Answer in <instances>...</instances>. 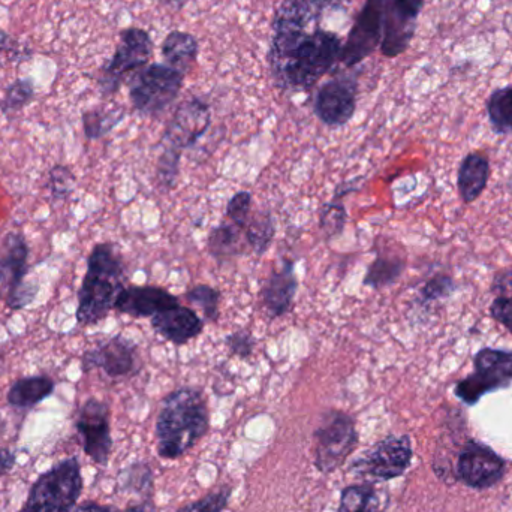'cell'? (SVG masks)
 I'll use <instances>...</instances> for the list:
<instances>
[{
	"instance_id": "obj_44",
	"label": "cell",
	"mask_w": 512,
	"mask_h": 512,
	"mask_svg": "<svg viewBox=\"0 0 512 512\" xmlns=\"http://www.w3.org/2000/svg\"><path fill=\"white\" fill-rule=\"evenodd\" d=\"M357 512H382V511H378V507H373V508H367V510L357 511Z\"/></svg>"
},
{
	"instance_id": "obj_37",
	"label": "cell",
	"mask_w": 512,
	"mask_h": 512,
	"mask_svg": "<svg viewBox=\"0 0 512 512\" xmlns=\"http://www.w3.org/2000/svg\"><path fill=\"white\" fill-rule=\"evenodd\" d=\"M225 345L236 357L248 358L254 354L255 339L248 331L237 330L225 337Z\"/></svg>"
},
{
	"instance_id": "obj_14",
	"label": "cell",
	"mask_w": 512,
	"mask_h": 512,
	"mask_svg": "<svg viewBox=\"0 0 512 512\" xmlns=\"http://www.w3.org/2000/svg\"><path fill=\"white\" fill-rule=\"evenodd\" d=\"M358 83L349 74L336 75L319 87L315 96V114L324 125L339 128L354 117L357 110Z\"/></svg>"
},
{
	"instance_id": "obj_15",
	"label": "cell",
	"mask_w": 512,
	"mask_h": 512,
	"mask_svg": "<svg viewBox=\"0 0 512 512\" xmlns=\"http://www.w3.org/2000/svg\"><path fill=\"white\" fill-rule=\"evenodd\" d=\"M138 346L122 334L96 343L81 357V370L90 373L102 370L108 378L120 379L137 372Z\"/></svg>"
},
{
	"instance_id": "obj_38",
	"label": "cell",
	"mask_w": 512,
	"mask_h": 512,
	"mask_svg": "<svg viewBox=\"0 0 512 512\" xmlns=\"http://www.w3.org/2000/svg\"><path fill=\"white\" fill-rule=\"evenodd\" d=\"M490 315L499 324L504 325L512 334V300L507 297H495L490 304Z\"/></svg>"
},
{
	"instance_id": "obj_2",
	"label": "cell",
	"mask_w": 512,
	"mask_h": 512,
	"mask_svg": "<svg viewBox=\"0 0 512 512\" xmlns=\"http://www.w3.org/2000/svg\"><path fill=\"white\" fill-rule=\"evenodd\" d=\"M209 408L197 388H179L161 403L156 421L158 454L164 459H179L209 432Z\"/></svg>"
},
{
	"instance_id": "obj_1",
	"label": "cell",
	"mask_w": 512,
	"mask_h": 512,
	"mask_svg": "<svg viewBox=\"0 0 512 512\" xmlns=\"http://www.w3.org/2000/svg\"><path fill=\"white\" fill-rule=\"evenodd\" d=\"M331 0H283L273 20L268 65L283 90H310L340 62L343 39L322 29Z\"/></svg>"
},
{
	"instance_id": "obj_23",
	"label": "cell",
	"mask_w": 512,
	"mask_h": 512,
	"mask_svg": "<svg viewBox=\"0 0 512 512\" xmlns=\"http://www.w3.org/2000/svg\"><path fill=\"white\" fill-rule=\"evenodd\" d=\"M161 53L168 66L186 74L197 60L200 45L191 33L174 30L162 42Z\"/></svg>"
},
{
	"instance_id": "obj_27",
	"label": "cell",
	"mask_w": 512,
	"mask_h": 512,
	"mask_svg": "<svg viewBox=\"0 0 512 512\" xmlns=\"http://www.w3.org/2000/svg\"><path fill=\"white\" fill-rule=\"evenodd\" d=\"M209 252L218 261H225L240 252V228L234 224H221L209 236Z\"/></svg>"
},
{
	"instance_id": "obj_20",
	"label": "cell",
	"mask_w": 512,
	"mask_h": 512,
	"mask_svg": "<svg viewBox=\"0 0 512 512\" xmlns=\"http://www.w3.org/2000/svg\"><path fill=\"white\" fill-rule=\"evenodd\" d=\"M152 327L159 336L174 345H185L204 330V321L191 307L177 306L156 313L152 318Z\"/></svg>"
},
{
	"instance_id": "obj_7",
	"label": "cell",
	"mask_w": 512,
	"mask_h": 512,
	"mask_svg": "<svg viewBox=\"0 0 512 512\" xmlns=\"http://www.w3.org/2000/svg\"><path fill=\"white\" fill-rule=\"evenodd\" d=\"M313 436L315 466L324 475L343 466L358 444L354 418L342 411L325 412Z\"/></svg>"
},
{
	"instance_id": "obj_11",
	"label": "cell",
	"mask_w": 512,
	"mask_h": 512,
	"mask_svg": "<svg viewBox=\"0 0 512 512\" xmlns=\"http://www.w3.org/2000/svg\"><path fill=\"white\" fill-rule=\"evenodd\" d=\"M381 3V51L385 57L393 59L411 45L424 0H381Z\"/></svg>"
},
{
	"instance_id": "obj_5",
	"label": "cell",
	"mask_w": 512,
	"mask_h": 512,
	"mask_svg": "<svg viewBox=\"0 0 512 512\" xmlns=\"http://www.w3.org/2000/svg\"><path fill=\"white\" fill-rule=\"evenodd\" d=\"M185 74L162 63L138 69L129 83V99L143 116L164 113L179 96Z\"/></svg>"
},
{
	"instance_id": "obj_39",
	"label": "cell",
	"mask_w": 512,
	"mask_h": 512,
	"mask_svg": "<svg viewBox=\"0 0 512 512\" xmlns=\"http://www.w3.org/2000/svg\"><path fill=\"white\" fill-rule=\"evenodd\" d=\"M492 292L496 297H507L512 300V267L499 271L493 279Z\"/></svg>"
},
{
	"instance_id": "obj_19",
	"label": "cell",
	"mask_w": 512,
	"mask_h": 512,
	"mask_svg": "<svg viewBox=\"0 0 512 512\" xmlns=\"http://www.w3.org/2000/svg\"><path fill=\"white\" fill-rule=\"evenodd\" d=\"M294 267V261L283 259L282 267L271 271L262 286V301L271 318H282L292 309L298 288Z\"/></svg>"
},
{
	"instance_id": "obj_43",
	"label": "cell",
	"mask_w": 512,
	"mask_h": 512,
	"mask_svg": "<svg viewBox=\"0 0 512 512\" xmlns=\"http://www.w3.org/2000/svg\"><path fill=\"white\" fill-rule=\"evenodd\" d=\"M507 189H508V192H510V195L512 197V174L510 176V179H508V182H507Z\"/></svg>"
},
{
	"instance_id": "obj_30",
	"label": "cell",
	"mask_w": 512,
	"mask_h": 512,
	"mask_svg": "<svg viewBox=\"0 0 512 512\" xmlns=\"http://www.w3.org/2000/svg\"><path fill=\"white\" fill-rule=\"evenodd\" d=\"M186 300L197 304L203 310L204 318L209 322H215L219 316V301L221 292L209 285H197L186 292Z\"/></svg>"
},
{
	"instance_id": "obj_13",
	"label": "cell",
	"mask_w": 512,
	"mask_h": 512,
	"mask_svg": "<svg viewBox=\"0 0 512 512\" xmlns=\"http://www.w3.org/2000/svg\"><path fill=\"white\" fill-rule=\"evenodd\" d=\"M382 41L381 0H366L352 24L348 38L343 42L340 62L345 68H355L370 56Z\"/></svg>"
},
{
	"instance_id": "obj_40",
	"label": "cell",
	"mask_w": 512,
	"mask_h": 512,
	"mask_svg": "<svg viewBox=\"0 0 512 512\" xmlns=\"http://www.w3.org/2000/svg\"><path fill=\"white\" fill-rule=\"evenodd\" d=\"M17 456L9 448H0V477H6L14 469Z\"/></svg>"
},
{
	"instance_id": "obj_3",
	"label": "cell",
	"mask_w": 512,
	"mask_h": 512,
	"mask_svg": "<svg viewBox=\"0 0 512 512\" xmlns=\"http://www.w3.org/2000/svg\"><path fill=\"white\" fill-rule=\"evenodd\" d=\"M125 288V262L114 243H98L87 256L75 318L83 327L104 321Z\"/></svg>"
},
{
	"instance_id": "obj_17",
	"label": "cell",
	"mask_w": 512,
	"mask_h": 512,
	"mask_svg": "<svg viewBox=\"0 0 512 512\" xmlns=\"http://www.w3.org/2000/svg\"><path fill=\"white\" fill-rule=\"evenodd\" d=\"M501 457L480 442H468L460 453L457 474L466 486L484 490L495 486L504 477Z\"/></svg>"
},
{
	"instance_id": "obj_36",
	"label": "cell",
	"mask_w": 512,
	"mask_h": 512,
	"mask_svg": "<svg viewBox=\"0 0 512 512\" xmlns=\"http://www.w3.org/2000/svg\"><path fill=\"white\" fill-rule=\"evenodd\" d=\"M180 153L165 150L159 159L158 176L162 185L173 188L179 176Z\"/></svg>"
},
{
	"instance_id": "obj_34",
	"label": "cell",
	"mask_w": 512,
	"mask_h": 512,
	"mask_svg": "<svg viewBox=\"0 0 512 512\" xmlns=\"http://www.w3.org/2000/svg\"><path fill=\"white\" fill-rule=\"evenodd\" d=\"M233 490L230 487L216 490L210 495L204 496L200 501L185 505L176 512H222L227 508Z\"/></svg>"
},
{
	"instance_id": "obj_45",
	"label": "cell",
	"mask_w": 512,
	"mask_h": 512,
	"mask_svg": "<svg viewBox=\"0 0 512 512\" xmlns=\"http://www.w3.org/2000/svg\"><path fill=\"white\" fill-rule=\"evenodd\" d=\"M2 417H0V429H2Z\"/></svg>"
},
{
	"instance_id": "obj_10",
	"label": "cell",
	"mask_w": 512,
	"mask_h": 512,
	"mask_svg": "<svg viewBox=\"0 0 512 512\" xmlns=\"http://www.w3.org/2000/svg\"><path fill=\"white\" fill-rule=\"evenodd\" d=\"M412 444L409 436H388L373 445L352 465V474L366 481H388L405 474L411 465Z\"/></svg>"
},
{
	"instance_id": "obj_31",
	"label": "cell",
	"mask_w": 512,
	"mask_h": 512,
	"mask_svg": "<svg viewBox=\"0 0 512 512\" xmlns=\"http://www.w3.org/2000/svg\"><path fill=\"white\" fill-rule=\"evenodd\" d=\"M75 188V176L66 165H54L48 171L47 189L54 201H63L71 197Z\"/></svg>"
},
{
	"instance_id": "obj_33",
	"label": "cell",
	"mask_w": 512,
	"mask_h": 512,
	"mask_svg": "<svg viewBox=\"0 0 512 512\" xmlns=\"http://www.w3.org/2000/svg\"><path fill=\"white\" fill-rule=\"evenodd\" d=\"M346 219H348V215H346L345 206L334 200L322 207L321 215H319V227L324 231L325 236L331 239V237L339 236L342 233Z\"/></svg>"
},
{
	"instance_id": "obj_8",
	"label": "cell",
	"mask_w": 512,
	"mask_h": 512,
	"mask_svg": "<svg viewBox=\"0 0 512 512\" xmlns=\"http://www.w3.org/2000/svg\"><path fill=\"white\" fill-rule=\"evenodd\" d=\"M512 384V351L483 348L474 355V372L457 382L454 394L466 405Z\"/></svg>"
},
{
	"instance_id": "obj_22",
	"label": "cell",
	"mask_w": 512,
	"mask_h": 512,
	"mask_svg": "<svg viewBox=\"0 0 512 512\" xmlns=\"http://www.w3.org/2000/svg\"><path fill=\"white\" fill-rule=\"evenodd\" d=\"M56 382L48 375L24 376L12 382L6 393V402L15 409H32L53 396Z\"/></svg>"
},
{
	"instance_id": "obj_32",
	"label": "cell",
	"mask_w": 512,
	"mask_h": 512,
	"mask_svg": "<svg viewBox=\"0 0 512 512\" xmlns=\"http://www.w3.org/2000/svg\"><path fill=\"white\" fill-rule=\"evenodd\" d=\"M454 291H456V282L453 277L448 274H436L432 279L427 280L421 288L420 303H438V301L451 297Z\"/></svg>"
},
{
	"instance_id": "obj_9",
	"label": "cell",
	"mask_w": 512,
	"mask_h": 512,
	"mask_svg": "<svg viewBox=\"0 0 512 512\" xmlns=\"http://www.w3.org/2000/svg\"><path fill=\"white\" fill-rule=\"evenodd\" d=\"M153 56V41L146 30L129 27L120 33L119 45L110 62L102 68L99 89L102 95H114L122 86L123 78L149 65Z\"/></svg>"
},
{
	"instance_id": "obj_21",
	"label": "cell",
	"mask_w": 512,
	"mask_h": 512,
	"mask_svg": "<svg viewBox=\"0 0 512 512\" xmlns=\"http://www.w3.org/2000/svg\"><path fill=\"white\" fill-rule=\"evenodd\" d=\"M490 179V161L480 152H472L463 158L457 173V188L463 203L472 204L486 191Z\"/></svg>"
},
{
	"instance_id": "obj_18",
	"label": "cell",
	"mask_w": 512,
	"mask_h": 512,
	"mask_svg": "<svg viewBox=\"0 0 512 512\" xmlns=\"http://www.w3.org/2000/svg\"><path fill=\"white\" fill-rule=\"evenodd\" d=\"M177 304L179 298L159 286H125L114 303V310L131 318H153Z\"/></svg>"
},
{
	"instance_id": "obj_16",
	"label": "cell",
	"mask_w": 512,
	"mask_h": 512,
	"mask_svg": "<svg viewBox=\"0 0 512 512\" xmlns=\"http://www.w3.org/2000/svg\"><path fill=\"white\" fill-rule=\"evenodd\" d=\"M210 122H212V113L206 101L201 98H191L183 102L174 113L162 138L165 150L182 155V150L191 149L206 134Z\"/></svg>"
},
{
	"instance_id": "obj_4",
	"label": "cell",
	"mask_w": 512,
	"mask_h": 512,
	"mask_svg": "<svg viewBox=\"0 0 512 512\" xmlns=\"http://www.w3.org/2000/svg\"><path fill=\"white\" fill-rule=\"evenodd\" d=\"M83 486L80 462L69 457L39 475L20 512H72Z\"/></svg>"
},
{
	"instance_id": "obj_28",
	"label": "cell",
	"mask_w": 512,
	"mask_h": 512,
	"mask_svg": "<svg viewBox=\"0 0 512 512\" xmlns=\"http://www.w3.org/2000/svg\"><path fill=\"white\" fill-rule=\"evenodd\" d=\"M125 113L123 110H89L83 113V129L87 140H99L110 134L120 122Z\"/></svg>"
},
{
	"instance_id": "obj_25",
	"label": "cell",
	"mask_w": 512,
	"mask_h": 512,
	"mask_svg": "<svg viewBox=\"0 0 512 512\" xmlns=\"http://www.w3.org/2000/svg\"><path fill=\"white\" fill-rule=\"evenodd\" d=\"M486 111L495 134H512V83L492 92L486 102Z\"/></svg>"
},
{
	"instance_id": "obj_24",
	"label": "cell",
	"mask_w": 512,
	"mask_h": 512,
	"mask_svg": "<svg viewBox=\"0 0 512 512\" xmlns=\"http://www.w3.org/2000/svg\"><path fill=\"white\" fill-rule=\"evenodd\" d=\"M406 262L402 256L396 255H379L375 261L367 268L366 276H364V286L372 289L387 288L393 285L402 276L405 271Z\"/></svg>"
},
{
	"instance_id": "obj_42",
	"label": "cell",
	"mask_w": 512,
	"mask_h": 512,
	"mask_svg": "<svg viewBox=\"0 0 512 512\" xmlns=\"http://www.w3.org/2000/svg\"><path fill=\"white\" fill-rule=\"evenodd\" d=\"M9 50H11V38L3 30H0V54Z\"/></svg>"
},
{
	"instance_id": "obj_35",
	"label": "cell",
	"mask_w": 512,
	"mask_h": 512,
	"mask_svg": "<svg viewBox=\"0 0 512 512\" xmlns=\"http://www.w3.org/2000/svg\"><path fill=\"white\" fill-rule=\"evenodd\" d=\"M252 195L251 192H237L227 206V218L231 224L236 225L240 230H245L251 216Z\"/></svg>"
},
{
	"instance_id": "obj_12",
	"label": "cell",
	"mask_w": 512,
	"mask_h": 512,
	"mask_svg": "<svg viewBox=\"0 0 512 512\" xmlns=\"http://www.w3.org/2000/svg\"><path fill=\"white\" fill-rule=\"evenodd\" d=\"M75 429L81 438L84 453L99 466L110 460L113 438H111L110 408L101 400H86L78 412Z\"/></svg>"
},
{
	"instance_id": "obj_26",
	"label": "cell",
	"mask_w": 512,
	"mask_h": 512,
	"mask_svg": "<svg viewBox=\"0 0 512 512\" xmlns=\"http://www.w3.org/2000/svg\"><path fill=\"white\" fill-rule=\"evenodd\" d=\"M246 240L258 256H262L270 248L274 236H276V225L270 212H258L249 216L248 224L245 227Z\"/></svg>"
},
{
	"instance_id": "obj_6",
	"label": "cell",
	"mask_w": 512,
	"mask_h": 512,
	"mask_svg": "<svg viewBox=\"0 0 512 512\" xmlns=\"http://www.w3.org/2000/svg\"><path fill=\"white\" fill-rule=\"evenodd\" d=\"M30 249L26 237L11 231L0 243V288H6L8 309H26L38 295L39 286L27 282ZM2 291V289H0Z\"/></svg>"
},
{
	"instance_id": "obj_46",
	"label": "cell",
	"mask_w": 512,
	"mask_h": 512,
	"mask_svg": "<svg viewBox=\"0 0 512 512\" xmlns=\"http://www.w3.org/2000/svg\"><path fill=\"white\" fill-rule=\"evenodd\" d=\"M0 300H2V291H0Z\"/></svg>"
},
{
	"instance_id": "obj_29",
	"label": "cell",
	"mask_w": 512,
	"mask_h": 512,
	"mask_svg": "<svg viewBox=\"0 0 512 512\" xmlns=\"http://www.w3.org/2000/svg\"><path fill=\"white\" fill-rule=\"evenodd\" d=\"M33 96H35V87L32 81L15 80L14 83L9 84L0 101V111L3 114L17 113L32 102Z\"/></svg>"
},
{
	"instance_id": "obj_41",
	"label": "cell",
	"mask_w": 512,
	"mask_h": 512,
	"mask_svg": "<svg viewBox=\"0 0 512 512\" xmlns=\"http://www.w3.org/2000/svg\"><path fill=\"white\" fill-rule=\"evenodd\" d=\"M72 512H122L117 510L116 507H111V505H101L96 504V502H87V504L80 505V507L75 508Z\"/></svg>"
}]
</instances>
